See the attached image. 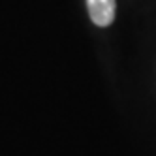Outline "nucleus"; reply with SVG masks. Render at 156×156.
I'll return each mask as SVG.
<instances>
[{
    "mask_svg": "<svg viewBox=\"0 0 156 156\" xmlns=\"http://www.w3.org/2000/svg\"><path fill=\"white\" fill-rule=\"evenodd\" d=\"M88 15L98 27H109L115 19L117 2L115 0H87Z\"/></svg>",
    "mask_w": 156,
    "mask_h": 156,
    "instance_id": "obj_1",
    "label": "nucleus"
}]
</instances>
